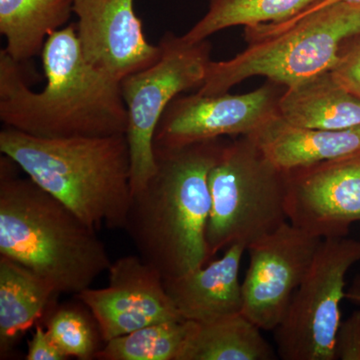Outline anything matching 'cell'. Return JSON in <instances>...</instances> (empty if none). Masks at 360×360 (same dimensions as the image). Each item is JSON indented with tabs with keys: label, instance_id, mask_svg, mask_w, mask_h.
Instances as JSON below:
<instances>
[{
	"label": "cell",
	"instance_id": "18",
	"mask_svg": "<svg viewBox=\"0 0 360 360\" xmlns=\"http://www.w3.org/2000/svg\"><path fill=\"white\" fill-rule=\"evenodd\" d=\"M73 4L75 0H0L7 56L21 65L41 54L49 35L70 22Z\"/></svg>",
	"mask_w": 360,
	"mask_h": 360
},
{
	"label": "cell",
	"instance_id": "4",
	"mask_svg": "<svg viewBox=\"0 0 360 360\" xmlns=\"http://www.w3.org/2000/svg\"><path fill=\"white\" fill-rule=\"evenodd\" d=\"M0 151L91 229H124L132 200L127 134L40 139L6 127Z\"/></svg>",
	"mask_w": 360,
	"mask_h": 360
},
{
	"label": "cell",
	"instance_id": "17",
	"mask_svg": "<svg viewBox=\"0 0 360 360\" xmlns=\"http://www.w3.org/2000/svg\"><path fill=\"white\" fill-rule=\"evenodd\" d=\"M58 293L32 270L0 255V356L44 319Z\"/></svg>",
	"mask_w": 360,
	"mask_h": 360
},
{
	"label": "cell",
	"instance_id": "16",
	"mask_svg": "<svg viewBox=\"0 0 360 360\" xmlns=\"http://www.w3.org/2000/svg\"><path fill=\"white\" fill-rule=\"evenodd\" d=\"M277 112L295 127L347 129L360 125V99L328 71L286 87L279 96Z\"/></svg>",
	"mask_w": 360,
	"mask_h": 360
},
{
	"label": "cell",
	"instance_id": "7",
	"mask_svg": "<svg viewBox=\"0 0 360 360\" xmlns=\"http://www.w3.org/2000/svg\"><path fill=\"white\" fill-rule=\"evenodd\" d=\"M160 58L155 65L131 73L120 82L127 112L132 194L141 191L156 172L153 139L168 105L182 92L205 82L212 45L207 39L189 44L165 32Z\"/></svg>",
	"mask_w": 360,
	"mask_h": 360
},
{
	"label": "cell",
	"instance_id": "21",
	"mask_svg": "<svg viewBox=\"0 0 360 360\" xmlns=\"http://www.w3.org/2000/svg\"><path fill=\"white\" fill-rule=\"evenodd\" d=\"M194 321L158 322L113 338L97 352L98 360H179Z\"/></svg>",
	"mask_w": 360,
	"mask_h": 360
},
{
	"label": "cell",
	"instance_id": "1",
	"mask_svg": "<svg viewBox=\"0 0 360 360\" xmlns=\"http://www.w3.org/2000/svg\"><path fill=\"white\" fill-rule=\"evenodd\" d=\"M41 58L46 84L35 92L20 63L0 51V120L6 127L40 139L127 134L120 80L86 60L75 23L49 35Z\"/></svg>",
	"mask_w": 360,
	"mask_h": 360
},
{
	"label": "cell",
	"instance_id": "25",
	"mask_svg": "<svg viewBox=\"0 0 360 360\" xmlns=\"http://www.w3.org/2000/svg\"><path fill=\"white\" fill-rule=\"evenodd\" d=\"M26 360H66L68 357L59 349L44 326H35V333L27 343Z\"/></svg>",
	"mask_w": 360,
	"mask_h": 360
},
{
	"label": "cell",
	"instance_id": "27",
	"mask_svg": "<svg viewBox=\"0 0 360 360\" xmlns=\"http://www.w3.org/2000/svg\"><path fill=\"white\" fill-rule=\"evenodd\" d=\"M345 300L360 304V272L345 291Z\"/></svg>",
	"mask_w": 360,
	"mask_h": 360
},
{
	"label": "cell",
	"instance_id": "15",
	"mask_svg": "<svg viewBox=\"0 0 360 360\" xmlns=\"http://www.w3.org/2000/svg\"><path fill=\"white\" fill-rule=\"evenodd\" d=\"M251 136L264 155L283 172L360 151V125L340 130L307 129L286 122L278 113Z\"/></svg>",
	"mask_w": 360,
	"mask_h": 360
},
{
	"label": "cell",
	"instance_id": "3",
	"mask_svg": "<svg viewBox=\"0 0 360 360\" xmlns=\"http://www.w3.org/2000/svg\"><path fill=\"white\" fill-rule=\"evenodd\" d=\"M18 165L0 158V255L45 279L58 295H78L108 271L110 255L91 229Z\"/></svg>",
	"mask_w": 360,
	"mask_h": 360
},
{
	"label": "cell",
	"instance_id": "14",
	"mask_svg": "<svg viewBox=\"0 0 360 360\" xmlns=\"http://www.w3.org/2000/svg\"><path fill=\"white\" fill-rule=\"evenodd\" d=\"M245 250V245L236 243L210 264L184 276L163 278L165 291L182 319L205 323L241 314L239 271Z\"/></svg>",
	"mask_w": 360,
	"mask_h": 360
},
{
	"label": "cell",
	"instance_id": "13",
	"mask_svg": "<svg viewBox=\"0 0 360 360\" xmlns=\"http://www.w3.org/2000/svg\"><path fill=\"white\" fill-rule=\"evenodd\" d=\"M73 13L84 58L120 82L160 59V46L146 39L134 0H75Z\"/></svg>",
	"mask_w": 360,
	"mask_h": 360
},
{
	"label": "cell",
	"instance_id": "5",
	"mask_svg": "<svg viewBox=\"0 0 360 360\" xmlns=\"http://www.w3.org/2000/svg\"><path fill=\"white\" fill-rule=\"evenodd\" d=\"M360 37V1H342L283 26L245 27L248 45L229 60L210 61L201 96L226 94L253 77L291 87L333 70L347 40Z\"/></svg>",
	"mask_w": 360,
	"mask_h": 360
},
{
	"label": "cell",
	"instance_id": "11",
	"mask_svg": "<svg viewBox=\"0 0 360 360\" xmlns=\"http://www.w3.org/2000/svg\"><path fill=\"white\" fill-rule=\"evenodd\" d=\"M286 215L321 239L347 236L360 221V151L286 172Z\"/></svg>",
	"mask_w": 360,
	"mask_h": 360
},
{
	"label": "cell",
	"instance_id": "8",
	"mask_svg": "<svg viewBox=\"0 0 360 360\" xmlns=\"http://www.w3.org/2000/svg\"><path fill=\"white\" fill-rule=\"evenodd\" d=\"M359 262L360 240L347 236L322 239L283 321L274 330L281 359L335 360L347 276Z\"/></svg>",
	"mask_w": 360,
	"mask_h": 360
},
{
	"label": "cell",
	"instance_id": "9",
	"mask_svg": "<svg viewBox=\"0 0 360 360\" xmlns=\"http://www.w3.org/2000/svg\"><path fill=\"white\" fill-rule=\"evenodd\" d=\"M321 240L288 221L251 243L246 250L250 265L243 281L241 314L262 330L274 331L283 321Z\"/></svg>",
	"mask_w": 360,
	"mask_h": 360
},
{
	"label": "cell",
	"instance_id": "24",
	"mask_svg": "<svg viewBox=\"0 0 360 360\" xmlns=\"http://www.w3.org/2000/svg\"><path fill=\"white\" fill-rule=\"evenodd\" d=\"M360 360V310H355L338 329L335 360Z\"/></svg>",
	"mask_w": 360,
	"mask_h": 360
},
{
	"label": "cell",
	"instance_id": "20",
	"mask_svg": "<svg viewBox=\"0 0 360 360\" xmlns=\"http://www.w3.org/2000/svg\"><path fill=\"white\" fill-rule=\"evenodd\" d=\"M319 0H208L207 11L182 39L203 41L233 26L277 25L295 18Z\"/></svg>",
	"mask_w": 360,
	"mask_h": 360
},
{
	"label": "cell",
	"instance_id": "26",
	"mask_svg": "<svg viewBox=\"0 0 360 360\" xmlns=\"http://www.w3.org/2000/svg\"><path fill=\"white\" fill-rule=\"evenodd\" d=\"M342 1H360V0H319V2H316V4H314V6H310L309 8L307 9V11H302V13H300L298 14V15L295 16V18L284 21V22L277 23V25H274V26H283L290 25V23L295 22V20H300V18H304V16L309 15V14L314 13V11H321V9L324 8V7L333 6V4H338V2Z\"/></svg>",
	"mask_w": 360,
	"mask_h": 360
},
{
	"label": "cell",
	"instance_id": "19",
	"mask_svg": "<svg viewBox=\"0 0 360 360\" xmlns=\"http://www.w3.org/2000/svg\"><path fill=\"white\" fill-rule=\"evenodd\" d=\"M276 352L262 335V329L243 314L198 323L179 360H272Z\"/></svg>",
	"mask_w": 360,
	"mask_h": 360
},
{
	"label": "cell",
	"instance_id": "23",
	"mask_svg": "<svg viewBox=\"0 0 360 360\" xmlns=\"http://www.w3.org/2000/svg\"><path fill=\"white\" fill-rule=\"evenodd\" d=\"M336 82L360 99V37L347 40L330 70Z\"/></svg>",
	"mask_w": 360,
	"mask_h": 360
},
{
	"label": "cell",
	"instance_id": "2",
	"mask_svg": "<svg viewBox=\"0 0 360 360\" xmlns=\"http://www.w3.org/2000/svg\"><path fill=\"white\" fill-rule=\"evenodd\" d=\"M224 143L219 139L155 148V174L132 194L123 231L163 278L184 276L212 259L206 241L208 174Z\"/></svg>",
	"mask_w": 360,
	"mask_h": 360
},
{
	"label": "cell",
	"instance_id": "10",
	"mask_svg": "<svg viewBox=\"0 0 360 360\" xmlns=\"http://www.w3.org/2000/svg\"><path fill=\"white\" fill-rule=\"evenodd\" d=\"M272 85L245 94L177 96L156 127L155 148H175L222 136L252 135L277 115Z\"/></svg>",
	"mask_w": 360,
	"mask_h": 360
},
{
	"label": "cell",
	"instance_id": "6",
	"mask_svg": "<svg viewBox=\"0 0 360 360\" xmlns=\"http://www.w3.org/2000/svg\"><path fill=\"white\" fill-rule=\"evenodd\" d=\"M212 208L206 229L210 257L236 243L248 246L288 221L286 172L251 135L225 142L208 174Z\"/></svg>",
	"mask_w": 360,
	"mask_h": 360
},
{
	"label": "cell",
	"instance_id": "22",
	"mask_svg": "<svg viewBox=\"0 0 360 360\" xmlns=\"http://www.w3.org/2000/svg\"><path fill=\"white\" fill-rule=\"evenodd\" d=\"M42 319L52 340L68 359H96L104 341L96 319L84 303L58 305L54 302Z\"/></svg>",
	"mask_w": 360,
	"mask_h": 360
},
{
	"label": "cell",
	"instance_id": "12",
	"mask_svg": "<svg viewBox=\"0 0 360 360\" xmlns=\"http://www.w3.org/2000/svg\"><path fill=\"white\" fill-rule=\"evenodd\" d=\"M75 296L94 315L104 343L150 324L184 319L162 276L139 255L111 264L106 288H86Z\"/></svg>",
	"mask_w": 360,
	"mask_h": 360
}]
</instances>
